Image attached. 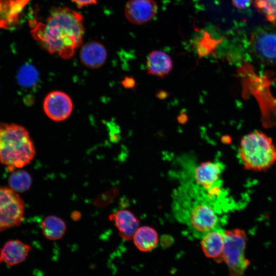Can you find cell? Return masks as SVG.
<instances>
[{"instance_id": "15", "label": "cell", "mask_w": 276, "mask_h": 276, "mask_svg": "<svg viewBox=\"0 0 276 276\" xmlns=\"http://www.w3.org/2000/svg\"><path fill=\"white\" fill-rule=\"evenodd\" d=\"M30 0H0V27L9 28L18 21L23 9Z\"/></svg>"}, {"instance_id": "6", "label": "cell", "mask_w": 276, "mask_h": 276, "mask_svg": "<svg viewBox=\"0 0 276 276\" xmlns=\"http://www.w3.org/2000/svg\"><path fill=\"white\" fill-rule=\"evenodd\" d=\"M25 210L24 202L17 192L0 186V231L20 225Z\"/></svg>"}, {"instance_id": "13", "label": "cell", "mask_w": 276, "mask_h": 276, "mask_svg": "<svg viewBox=\"0 0 276 276\" xmlns=\"http://www.w3.org/2000/svg\"><path fill=\"white\" fill-rule=\"evenodd\" d=\"M31 247L18 240L7 241L0 252V263L9 266L19 264L25 261Z\"/></svg>"}, {"instance_id": "25", "label": "cell", "mask_w": 276, "mask_h": 276, "mask_svg": "<svg viewBox=\"0 0 276 276\" xmlns=\"http://www.w3.org/2000/svg\"><path fill=\"white\" fill-rule=\"evenodd\" d=\"M177 120L180 124H185L188 121V116L186 112H180L177 116Z\"/></svg>"}, {"instance_id": "3", "label": "cell", "mask_w": 276, "mask_h": 276, "mask_svg": "<svg viewBox=\"0 0 276 276\" xmlns=\"http://www.w3.org/2000/svg\"><path fill=\"white\" fill-rule=\"evenodd\" d=\"M35 149L29 132L15 124H0V162L13 171L29 164Z\"/></svg>"}, {"instance_id": "11", "label": "cell", "mask_w": 276, "mask_h": 276, "mask_svg": "<svg viewBox=\"0 0 276 276\" xmlns=\"http://www.w3.org/2000/svg\"><path fill=\"white\" fill-rule=\"evenodd\" d=\"M79 57L82 64L90 68H97L105 62L107 53L105 47L97 41L85 43L81 48Z\"/></svg>"}, {"instance_id": "19", "label": "cell", "mask_w": 276, "mask_h": 276, "mask_svg": "<svg viewBox=\"0 0 276 276\" xmlns=\"http://www.w3.org/2000/svg\"><path fill=\"white\" fill-rule=\"evenodd\" d=\"M32 182V179L30 174L22 170L13 171L8 178V183L10 188L16 192L22 193L28 190L31 186Z\"/></svg>"}, {"instance_id": "21", "label": "cell", "mask_w": 276, "mask_h": 276, "mask_svg": "<svg viewBox=\"0 0 276 276\" xmlns=\"http://www.w3.org/2000/svg\"><path fill=\"white\" fill-rule=\"evenodd\" d=\"M254 4L268 21L276 25V0H254Z\"/></svg>"}, {"instance_id": "1", "label": "cell", "mask_w": 276, "mask_h": 276, "mask_svg": "<svg viewBox=\"0 0 276 276\" xmlns=\"http://www.w3.org/2000/svg\"><path fill=\"white\" fill-rule=\"evenodd\" d=\"M31 33L48 52L68 59L82 44L84 33L83 17L70 8H57L51 11L44 23L38 22Z\"/></svg>"}, {"instance_id": "12", "label": "cell", "mask_w": 276, "mask_h": 276, "mask_svg": "<svg viewBox=\"0 0 276 276\" xmlns=\"http://www.w3.org/2000/svg\"><path fill=\"white\" fill-rule=\"evenodd\" d=\"M109 218L113 221L119 235L125 240H130L139 227L140 222L135 215L127 210H120L111 214Z\"/></svg>"}, {"instance_id": "14", "label": "cell", "mask_w": 276, "mask_h": 276, "mask_svg": "<svg viewBox=\"0 0 276 276\" xmlns=\"http://www.w3.org/2000/svg\"><path fill=\"white\" fill-rule=\"evenodd\" d=\"M201 245L207 257L218 263L223 261V232L217 228L210 231L201 238Z\"/></svg>"}, {"instance_id": "9", "label": "cell", "mask_w": 276, "mask_h": 276, "mask_svg": "<svg viewBox=\"0 0 276 276\" xmlns=\"http://www.w3.org/2000/svg\"><path fill=\"white\" fill-rule=\"evenodd\" d=\"M157 5L154 0H129L125 6V15L130 22L143 25L156 14Z\"/></svg>"}, {"instance_id": "22", "label": "cell", "mask_w": 276, "mask_h": 276, "mask_svg": "<svg viewBox=\"0 0 276 276\" xmlns=\"http://www.w3.org/2000/svg\"><path fill=\"white\" fill-rule=\"evenodd\" d=\"M233 5L239 9H245L251 4L253 0H232Z\"/></svg>"}, {"instance_id": "10", "label": "cell", "mask_w": 276, "mask_h": 276, "mask_svg": "<svg viewBox=\"0 0 276 276\" xmlns=\"http://www.w3.org/2000/svg\"><path fill=\"white\" fill-rule=\"evenodd\" d=\"M223 170L220 162L208 161L201 163L194 170V183L204 192L219 186L220 176Z\"/></svg>"}, {"instance_id": "18", "label": "cell", "mask_w": 276, "mask_h": 276, "mask_svg": "<svg viewBox=\"0 0 276 276\" xmlns=\"http://www.w3.org/2000/svg\"><path fill=\"white\" fill-rule=\"evenodd\" d=\"M41 226L44 236L52 241L60 239L66 229L64 221L55 215L47 216L42 221Z\"/></svg>"}, {"instance_id": "16", "label": "cell", "mask_w": 276, "mask_h": 276, "mask_svg": "<svg viewBox=\"0 0 276 276\" xmlns=\"http://www.w3.org/2000/svg\"><path fill=\"white\" fill-rule=\"evenodd\" d=\"M147 72L148 74L160 78L168 75L173 68V62L166 53L154 50L149 54L147 59Z\"/></svg>"}, {"instance_id": "8", "label": "cell", "mask_w": 276, "mask_h": 276, "mask_svg": "<svg viewBox=\"0 0 276 276\" xmlns=\"http://www.w3.org/2000/svg\"><path fill=\"white\" fill-rule=\"evenodd\" d=\"M43 107L47 116L54 121L66 120L71 114L73 102L70 97L61 91H53L45 97Z\"/></svg>"}, {"instance_id": "23", "label": "cell", "mask_w": 276, "mask_h": 276, "mask_svg": "<svg viewBox=\"0 0 276 276\" xmlns=\"http://www.w3.org/2000/svg\"><path fill=\"white\" fill-rule=\"evenodd\" d=\"M79 8L96 4L98 0H72Z\"/></svg>"}, {"instance_id": "2", "label": "cell", "mask_w": 276, "mask_h": 276, "mask_svg": "<svg viewBox=\"0 0 276 276\" xmlns=\"http://www.w3.org/2000/svg\"><path fill=\"white\" fill-rule=\"evenodd\" d=\"M174 205L178 218L186 223L195 237L202 238L216 228L218 218L213 202L194 184L178 191Z\"/></svg>"}, {"instance_id": "4", "label": "cell", "mask_w": 276, "mask_h": 276, "mask_svg": "<svg viewBox=\"0 0 276 276\" xmlns=\"http://www.w3.org/2000/svg\"><path fill=\"white\" fill-rule=\"evenodd\" d=\"M239 155L245 169L265 171L276 162V148L271 138L262 132L255 131L241 139Z\"/></svg>"}, {"instance_id": "7", "label": "cell", "mask_w": 276, "mask_h": 276, "mask_svg": "<svg viewBox=\"0 0 276 276\" xmlns=\"http://www.w3.org/2000/svg\"><path fill=\"white\" fill-rule=\"evenodd\" d=\"M252 54L261 62L276 64V29L261 27L255 30L250 38Z\"/></svg>"}, {"instance_id": "26", "label": "cell", "mask_w": 276, "mask_h": 276, "mask_svg": "<svg viewBox=\"0 0 276 276\" xmlns=\"http://www.w3.org/2000/svg\"><path fill=\"white\" fill-rule=\"evenodd\" d=\"M156 96L160 100H164L169 96V93L165 90H160L157 93Z\"/></svg>"}, {"instance_id": "20", "label": "cell", "mask_w": 276, "mask_h": 276, "mask_svg": "<svg viewBox=\"0 0 276 276\" xmlns=\"http://www.w3.org/2000/svg\"><path fill=\"white\" fill-rule=\"evenodd\" d=\"M38 71L33 65L29 63L23 64L18 70L16 75L18 84L25 88L34 86L38 81Z\"/></svg>"}, {"instance_id": "17", "label": "cell", "mask_w": 276, "mask_h": 276, "mask_svg": "<svg viewBox=\"0 0 276 276\" xmlns=\"http://www.w3.org/2000/svg\"><path fill=\"white\" fill-rule=\"evenodd\" d=\"M132 239L135 246L142 251L152 250L157 246L158 242L156 231L146 226L139 227Z\"/></svg>"}, {"instance_id": "24", "label": "cell", "mask_w": 276, "mask_h": 276, "mask_svg": "<svg viewBox=\"0 0 276 276\" xmlns=\"http://www.w3.org/2000/svg\"><path fill=\"white\" fill-rule=\"evenodd\" d=\"M122 83L125 88H132L134 87L135 81L131 77H126Z\"/></svg>"}, {"instance_id": "5", "label": "cell", "mask_w": 276, "mask_h": 276, "mask_svg": "<svg viewBox=\"0 0 276 276\" xmlns=\"http://www.w3.org/2000/svg\"><path fill=\"white\" fill-rule=\"evenodd\" d=\"M223 261L230 275L241 276L250 265L245 255L246 234L242 229H234L223 232Z\"/></svg>"}]
</instances>
